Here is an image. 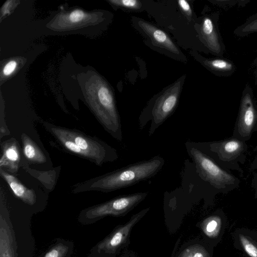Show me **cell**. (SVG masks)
<instances>
[{"mask_svg": "<svg viewBox=\"0 0 257 257\" xmlns=\"http://www.w3.org/2000/svg\"><path fill=\"white\" fill-rule=\"evenodd\" d=\"M164 163L162 157L155 156L79 183L73 186L71 192H109L128 187L153 177L160 171Z\"/></svg>", "mask_w": 257, "mask_h": 257, "instance_id": "1", "label": "cell"}, {"mask_svg": "<svg viewBox=\"0 0 257 257\" xmlns=\"http://www.w3.org/2000/svg\"><path fill=\"white\" fill-rule=\"evenodd\" d=\"M43 125L66 150L98 166L118 159L116 150L100 139L49 123Z\"/></svg>", "mask_w": 257, "mask_h": 257, "instance_id": "2", "label": "cell"}, {"mask_svg": "<svg viewBox=\"0 0 257 257\" xmlns=\"http://www.w3.org/2000/svg\"><path fill=\"white\" fill-rule=\"evenodd\" d=\"M187 152L192 158L197 173L204 181L222 193L237 188L239 180L223 169L212 159L195 147L192 142L185 143Z\"/></svg>", "mask_w": 257, "mask_h": 257, "instance_id": "3", "label": "cell"}, {"mask_svg": "<svg viewBox=\"0 0 257 257\" xmlns=\"http://www.w3.org/2000/svg\"><path fill=\"white\" fill-rule=\"evenodd\" d=\"M184 79L182 77L170 85L162 94L150 103L142 112L139 117V126L142 130L149 121V136L170 117L175 111L178 103Z\"/></svg>", "mask_w": 257, "mask_h": 257, "instance_id": "4", "label": "cell"}, {"mask_svg": "<svg viewBox=\"0 0 257 257\" xmlns=\"http://www.w3.org/2000/svg\"><path fill=\"white\" fill-rule=\"evenodd\" d=\"M192 143L218 165L243 173L238 163L243 164L245 161L248 147L245 141L232 138L221 141Z\"/></svg>", "mask_w": 257, "mask_h": 257, "instance_id": "5", "label": "cell"}, {"mask_svg": "<svg viewBox=\"0 0 257 257\" xmlns=\"http://www.w3.org/2000/svg\"><path fill=\"white\" fill-rule=\"evenodd\" d=\"M148 192H137L116 197L106 202L85 209L83 214L88 219L106 216H125L145 199Z\"/></svg>", "mask_w": 257, "mask_h": 257, "instance_id": "6", "label": "cell"}, {"mask_svg": "<svg viewBox=\"0 0 257 257\" xmlns=\"http://www.w3.org/2000/svg\"><path fill=\"white\" fill-rule=\"evenodd\" d=\"M256 131L257 104L251 87L246 84L242 92L232 138L245 142Z\"/></svg>", "mask_w": 257, "mask_h": 257, "instance_id": "7", "label": "cell"}, {"mask_svg": "<svg viewBox=\"0 0 257 257\" xmlns=\"http://www.w3.org/2000/svg\"><path fill=\"white\" fill-rule=\"evenodd\" d=\"M150 208H145L133 215L125 223L118 226L107 237L98 245L99 251L110 254H116L130 243V236L133 227L149 211Z\"/></svg>", "mask_w": 257, "mask_h": 257, "instance_id": "8", "label": "cell"}, {"mask_svg": "<svg viewBox=\"0 0 257 257\" xmlns=\"http://www.w3.org/2000/svg\"><path fill=\"white\" fill-rule=\"evenodd\" d=\"M219 17V12L205 16L199 25V32L207 50L214 55L221 57L225 52V46L218 29Z\"/></svg>", "mask_w": 257, "mask_h": 257, "instance_id": "9", "label": "cell"}, {"mask_svg": "<svg viewBox=\"0 0 257 257\" xmlns=\"http://www.w3.org/2000/svg\"><path fill=\"white\" fill-rule=\"evenodd\" d=\"M138 25L156 44L174 54H180L178 48L165 32L143 20H139Z\"/></svg>", "mask_w": 257, "mask_h": 257, "instance_id": "10", "label": "cell"}, {"mask_svg": "<svg viewBox=\"0 0 257 257\" xmlns=\"http://www.w3.org/2000/svg\"><path fill=\"white\" fill-rule=\"evenodd\" d=\"M0 174L17 197L30 205L35 203L36 195L34 190L25 186L16 177L4 170L2 168L0 169Z\"/></svg>", "mask_w": 257, "mask_h": 257, "instance_id": "11", "label": "cell"}, {"mask_svg": "<svg viewBox=\"0 0 257 257\" xmlns=\"http://www.w3.org/2000/svg\"><path fill=\"white\" fill-rule=\"evenodd\" d=\"M14 233L7 219L0 217V257H16Z\"/></svg>", "mask_w": 257, "mask_h": 257, "instance_id": "12", "label": "cell"}, {"mask_svg": "<svg viewBox=\"0 0 257 257\" xmlns=\"http://www.w3.org/2000/svg\"><path fill=\"white\" fill-rule=\"evenodd\" d=\"M201 64L215 75L219 77H228L236 70L235 64L230 60L221 57L206 58L201 57Z\"/></svg>", "mask_w": 257, "mask_h": 257, "instance_id": "13", "label": "cell"}, {"mask_svg": "<svg viewBox=\"0 0 257 257\" xmlns=\"http://www.w3.org/2000/svg\"><path fill=\"white\" fill-rule=\"evenodd\" d=\"M22 141L24 155L29 162L41 163L46 161L43 152L31 139L23 134L22 135Z\"/></svg>", "mask_w": 257, "mask_h": 257, "instance_id": "14", "label": "cell"}, {"mask_svg": "<svg viewBox=\"0 0 257 257\" xmlns=\"http://www.w3.org/2000/svg\"><path fill=\"white\" fill-rule=\"evenodd\" d=\"M2 148L3 151V156L10 163V169L17 170L20 160V151L17 144L8 141L2 144Z\"/></svg>", "mask_w": 257, "mask_h": 257, "instance_id": "15", "label": "cell"}, {"mask_svg": "<svg viewBox=\"0 0 257 257\" xmlns=\"http://www.w3.org/2000/svg\"><path fill=\"white\" fill-rule=\"evenodd\" d=\"M255 33H257V13L249 17L233 31L234 35L238 37H246Z\"/></svg>", "mask_w": 257, "mask_h": 257, "instance_id": "16", "label": "cell"}, {"mask_svg": "<svg viewBox=\"0 0 257 257\" xmlns=\"http://www.w3.org/2000/svg\"><path fill=\"white\" fill-rule=\"evenodd\" d=\"M204 233L208 237L217 236L221 227V219L219 216H212L205 219L201 225Z\"/></svg>", "mask_w": 257, "mask_h": 257, "instance_id": "17", "label": "cell"}, {"mask_svg": "<svg viewBox=\"0 0 257 257\" xmlns=\"http://www.w3.org/2000/svg\"><path fill=\"white\" fill-rule=\"evenodd\" d=\"M207 252L199 245H189L184 249L179 257H207Z\"/></svg>", "mask_w": 257, "mask_h": 257, "instance_id": "18", "label": "cell"}, {"mask_svg": "<svg viewBox=\"0 0 257 257\" xmlns=\"http://www.w3.org/2000/svg\"><path fill=\"white\" fill-rule=\"evenodd\" d=\"M239 240L244 250L250 257H257V246L245 236L240 234Z\"/></svg>", "mask_w": 257, "mask_h": 257, "instance_id": "19", "label": "cell"}, {"mask_svg": "<svg viewBox=\"0 0 257 257\" xmlns=\"http://www.w3.org/2000/svg\"><path fill=\"white\" fill-rule=\"evenodd\" d=\"M68 249L67 245L60 243L51 248L43 257H65Z\"/></svg>", "mask_w": 257, "mask_h": 257, "instance_id": "20", "label": "cell"}, {"mask_svg": "<svg viewBox=\"0 0 257 257\" xmlns=\"http://www.w3.org/2000/svg\"><path fill=\"white\" fill-rule=\"evenodd\" d=\"M110 2L116 6L131 10H138L142 6L140 1L137 0H114Z\"/></svg>", "mask_w": 257, "mask_h": 257, "instance_id": "21", "label": "cell"}, {"mask_svg": "<svg viewBox=\"0 0 257 257\" xmlns=\"http://www.w3.org/2000/svg\"><path fill=\"white\" fill-rule=\"evenodd\" d=\"M212 3L215 4L216 5L224 7L230 6V7H234L235 6L238 7H244L247 3L249 2L248 1H238V0H233V1H212Z\"/></svg>", "mask_w": 257, "mask_h": 257, "instance_id": "22", "label": "cell"}, {"mask_svg": "<svg viewBox=\"0 0 257 257\" xmlns=\"http://www.w3.org/2000/svg\"><path fill=\"white\" fill-rule=\"evenodd\" d=\"M178 4L182 11L186 15L191 17L192 15V11L188 2L185 0H179Z\"/></svg>", "mask_w": 257, "mask_h": 257, "instance_id": "23", "label": "cell"}, {"mask_svg": "<svg viewBox=\"0 0 257 257\" xmlns=\"http://www.w3.org/2000/svg\"><path fill=\"white\" fill-rule=\"evenodd\" d=\"M84 16L83 11L76 10L73 11L69 16V19L73 23L78 22L82 20Z\"/></svg>", "mask_w": 257, "mask_h": 257, "instance_id": "24", "label": "cell"}, {"mask_svg": "<svg viewBox=\"0 0 257 257\" xmlns=\"http://www.w3.org/2000/svg\"><path fill=\"white\" fill-rule=\"evenodd\" d=\"M17 63L15 61H11L5 66L3 72L5 75H10L15 69Z\"/></svg>", "mask_w": 257, "mask_h": 257, "instance_id": "25", "label": "cell"}, {"mask_svg": "<svg viewBox=\"0 0 257 257\" xmlns=\"http://www.w3.org/2000/svg\"><path fill=\"white\" fill-rule=\"evenodd\" d=\"M252 183H253V187L255 190L254 197L257 198V174H255Z\"/></svg>", "mask_w": 257, "mask_h": 257, "instance_id": "26", "label": "cell"}, {"mask_svg": "<svg viewBox=\"0 0 257 257\" xmlns=\"http://www.w3.org/2000/svg\"><path fill=\"white\" fill-rule=\"evenodd\" d=\"M250 169L252 170L257 169V155L255 157L254 159L253 160L250 165Z\"/></svg>", "mask_w": 257, "mask_h": 257, "instance_id": "27", "label": "cell"}, {"mask_svg": "<svg viewBox=\"0 0 257 257\" xmlns=\"http://www.w3.org/2000/svg\"><path fill=\"white\" fill-rule=\"evenodd\" d=\"M120 257H135L133 253L124 252V254Z\"/></svg>", "mask_w": 257, "mask_h": 257, "instance_id": "28", "label": "cell"}, {"mask_svg": "<svg viewBox=\"0 0 257 257\" xmlns=\"http://www.w3.org/2000/svg\"><path fill=\"white\" fill-rule=\"evenodd\" d=\"M254 73L255 83H256V85L257 87V63H256V66L255 67V69Z\"/></svg>", "mask_w": 257, "mask_h": 257, "instance_id": "29", "label": "cell"}]
</instances>
